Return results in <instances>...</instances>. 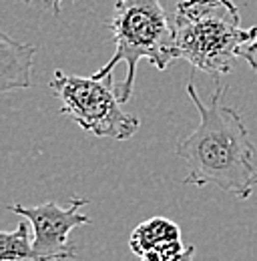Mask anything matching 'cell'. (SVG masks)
I'll list each match as a JSON object with an SVG mask.
<instances>
[{
  "label": "cell",
  "mask_w": 257,
  "mask_h": 261,
  "mask_svg": "<svg viewBox=\"0 0 257 261\" xmlns=\"http://www.w3.org/2000/svg\"><path fill=\"white\" fill-rule=\"evenodd\" d=\"M227 93L219 81L209 100H201L195 83H187V95L199 113V127L183 139L175 153L187 165L185 185H215L239 199H249L257 187L255 145L235 107H223Z\"/></svg>",
  "instance_id": "obj_1"
},
{
  "label": "cell",
  "mask_w": 257,
  "mask_h": 261,
  "mask_svg": "<svg viewBox=\"0 0 257 261\" xmlns=\"http://www.w3.org/2000/svg\"><path fill=\"white\" fill-rule=\"evenodd\" d=\"M175 57L219 81L233 70L245 46L257 40V27L241 29L233 0H179L173 12Z\"/></svg>",
  "instance_id": "obj_2"
},
{
  "label": "cell",
  "mask_w": 257,
  "mask_h": 261,
  "mask_svg": "<svg viewBox=\"0 0 257 261\" xmlns=\"http://www.w3.org/2000/svg\"><path fill=\"white\" fill-rule=\"evenodd\" d=\"M109 29L115 40V55L93 76L96 81H109L119 63H127L125 81L117 93L121 102H127L133 97L141 61H149L157 70H165L177 59L173 22L159 0H117Z\"/></svg>",
  "instance_id": "obj_3"
},
{
  "label": "cell",
  "mask_w": 257,
  "mask_h": 261,
  "mask_svg": "<svg viewBox=\"0 0 257 261\" xmlns=\"http://www.w3.org/2000/svg\"><path fill=\"white\" fill-rule=\"evenodd\" d=\"M115 79L96 81L95 76H74L55 70L48 89L61 98V113L72 119L81 129L95 137L128 141L141 127L139 117L123 111L119 97L111 91Z\"/></svg>",
  "instance_id": "obj_4"
},
{
  "label": "cell",
  "mask_w": 257,
  "mask_h": 261,
  "mask_svg": "<svg viewBox=\"0 0 257 261\" xmlns=\"http://www.w3.org/2000/svg\"><path fill=\"white\" fill-rule=\"evenodd\" d=\"M85 205H89V199L70 197V203L66 207H61L55 201H46L36 207L12 203L8 205V209L31 221L34 229L32 245L40 259L72 261L76 259V247L68 243V233L74 227L93 223V219L81 211V207Z\"/></svg>",
  "instance_id": "obj_5"
},
{
  "label": "cell",
  "mask_w": 257,
  "mask_h": 261,
  "mask_svg": "<svg viewBox=\"0 0 257 261\" xmlns=\"http://www.w3.org/2000/svg\"><path fill=\"white\" fill-rule=\"evenodd\" d=\"M36 48L12 40L6 33H0V91L29 89L32 85L31 70Z\"/></svg>",
  "instance_id": "obj_6"
},
{
  "label": "cell",
  "mask_w": 257,
  "mask_h": 261,
  "mask_svg": "<svg viewBox=\"0 0 257 261\" xmlns=\"http://www.w3.org/2000/svg\"><path fill=\"white\" fill-rule=\"evenodd\" d=\"M179 239H181V229L175 221L167 217H151L133 229L128 237V247L135 255L143 257L147 251Z\"/></svg>",
  "instance_id": "obj_7"
},
{
  "label": "cell",
  "mask_w": 257,
  "mask_h": 261,
  "mask_svg": "<svg viewBox=\"0 0 257 261\" xmlns=\"http://www.w3.org/2000/svg\"><path fill=\"white\" fill-rule=\"evenodd\" d=\"M0 261H42L31 243L27 223H20L14 231L0 233Z\"/></svg>",
  "instance_id": "obj_8"
},
{
  "label": "cell",
  "mask_w": 257,
  "mask_h": 261,
  "mask_svg": "<svg viewBox=\"0 0 257 261\" xmlns=\"http://www.w3.org/2000/svg\"><path fill=\"white\" fill-rule=\"evenodd\" d=\"M183 249H185V245L181 243V239L179 241H171V243H165V245H159V247L147 251L141 257V261H171L175 259Z\"/></svg>",
  "instance_id": "obj_9"
},
{
  "label": "cell",
  "mask_w": 257,
  "mask_h": 261,
  "mask_svg": "<svg viewBox=\"0 0 257 261\" xmlns=\"http://www.w3.org/2000/svg\"><path fill=\"white\" fill-rule=\"evenodd\" d=\"M241 59H243V61H247V65L251 66V68H253V72L257 74V40L255 42H251L249 46H245V48H243Z\"/></svg>",
  "instance_id": "obj_10"
},
{
  "label": "cell",
  "mask_w": 257,
  "mask_h": 261,
  "mask_svg": "<svg viewBox=\"0 0 257 261\" xmlns=\"http://www.w3.org/2000/svg\"><path fill=\"white\" fill-rule=\"evenodd\" d=\"M22 2H24V4H32L34 0H22ZM42 2H44V6H46V8H50V10H53V14H55V16H59V14H61V10H63V0H42Z\"/></svg>",
  "instance_id": "obj_11"
},
{
  "label": "cell",
  "mask_w": 257,
  "mask_h": 261,
  "mask_svg": "<svg viewBox=\"0 0 257 261\" xmlns=\"http://www.w3.org/2000/svg\"><path fill=\"white\" fill-rule=\"evenodd\" d=\"M193 255H195V247H193V245H187L175 259H171V261H193Z\"/></svg>",
  "instance_id": "obj_12"
},
{
  "label": "cell",
  "mask_w": 257,
  "mask_h": 261,
  "mask_svg": "<svg viewBox=\"0 0 257 261\" xmlns=\"http://www.w3.org/2000/svg\"><path fill=\"white\" fill-rule=\"evenodd\" d=\"M175 2H179V0H175Z\"/></svg>",
  "instance_id": "obj_13"
}]
</instances>
